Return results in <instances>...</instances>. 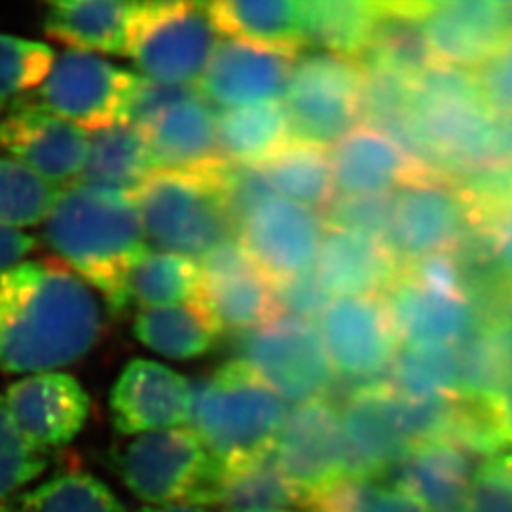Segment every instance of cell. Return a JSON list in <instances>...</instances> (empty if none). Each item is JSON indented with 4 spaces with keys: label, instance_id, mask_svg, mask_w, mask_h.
I'll return each instance as SVG.
<instances>
[{
    "label": "cell",
    "instance_id": "cell-1",
    "mask_svg": "<svg viewBox=\"0 0 512 512\" xmlns=\"http://www.w3.org/2000/svg\"><path fill=\"white\" fill-rule=\"evenodd\" d=\"M92 289L59 258L21 262L0 275V370L44 374L92 353L105 332Z\"/></svg>",
    "mask_w": 512,
    "mask_h": 512
},
{
    "label": "cell",
    "instance_id": "cell-2",
    "mask_svg": "<svg viewBox=\"0 0 512 512\" xmlns=\"http://www.w3.org/2000/svg\"><path fill=\"white\" fill-rule=\"evenodd\" d=\"M44 239L73 272L105 296L112 311H124V281L147 238L131 192L71 184L59 192L44 220Z\"/></svg>",
    "mask_w": 512,
    "mask_h": 512
},
{
    "label": "cell",
    "instance_id": "cell-3",
    "mask_svg": "<svg viewBox=\"0 0 512 512\" xmlns=\"http://www.w3.org/2000/svg\"><path fill=\"white\" fill-rule=\"evenodd\" d=\"M408 156L444 179L503 164L499 120L484 103L475 74L433 65L412 84Z\"/></svg>",
    "mask_w": 512,
    "mask_h": 512
},
{
    "label": "cell",
    "instance_id": "cell-4",
    "mask_svg": "<svg viewBox=\"0 0 512 512\" xmlns=\"http://www.w3.org/2000/svg\"><path fill=\"white\" fill-rule=\"evenodd\" d=\"M192 431L217 461L226 465L274 446L287 404L238 361L190 384Z\"/></svg>",
    "mask_w": 512,
    "mask_h": 512
},
{
    "label": "cell",
    "instance_id": "cell-5",
    "mask_svg": "<svg viewBox=\"0 0 512 512\" xmlns=\"http://www.w3.org/2000/svg\"><path fill=\"white\" fill-rule=\"evenodd\" d=\"M152 171L131 194L145 238L162 253L203 258L238 232L230 217L222 171Z\"/></svg>",
    "mask_w": 512,
    "mask_h": 512
},
{
    "label": "cell",
    "instance_id": "cell-6",
    "mask_svg": "<svg viewBox=\"0 0 512 512\" xmlns=\"http://www.w3.org/2000/svg\"><path fill=\"white\" fill-rule=\"evenodd\" d=\"M114 469L131 494L156 507L209 505L219 465L192 429L139 435L114 458Z\"/></svg>",
    "mask_w": 512,
    "mask_h": 512
},
{
    "label": "cell",
    "instance_id": "cell-7",
    "mask_svg": "<svg viewBox=\"0 0 512 512\" xmlns=\"http://www.w3.org/2000/svg\"><path fill=\"white\" fill-rule=\"evenodd\" d=\"M217 37L202 2H139L128 55L145 78L198 86Z\"/></svg>",
    "mask_w": 512,
    "mask_h": 512
},
{
    "label": "cell",
    "instance_id": "cell-8",
    "mask_svg": "<svg viewBox=\"0 0 512 512\" xmlns=\"http://www.w3.org/2000/svg\"><path fill=\"white\" fill-rule=\"evenodd\" d=\"M363 65L342 55L313 54L296 59L283 93L293 141L332 147L361 120Z\"/></svg>",
    "mask_w": 512,
    "mask_h": 512
},
{
    "label": "cell",
    "instance_id": "cell-9",
    "mask_svg": "<svg viewBox=\"0 0 512 512\" xmlns=\"http://www.w3.org/2000/svg\"><path fill=\"white\" fill-rule=\"evenodd\" d=\"M236 357L283 401H319L334 384L336 372L321 332L308 321L279 317L262 327L239 332Z\"/></svg>",
    "mask_w": 512,
    "mask_h": 512
},
{
    "label": "cell",
    "instance_id": "cell-10",
    "mask_svg": "<svg viewBox=\"0 0 512 512\" xmlns=\"http://www.w3.org/2000/svg\"><path fill=\"white\" fill-rule=\"evenodd\" d=\"M473 228L456 184L421 175L393 192L385 245L404 268L423 258L452 255Z\"/></svg>",
    "mask_w": 512,
    "mask_h": 512
},
{
    "label": "cell",
    "instance_id": "cell-11",
    "mask_svg": "<svg viewBox=\"0 0 512 512\" xmlns=\"http://www.w3.org/2000/svg\"><path fill=\"white\" fill-rule=\"evenodd\" d=\"M137 76L82 50L57 55L33 103L84 131L122 122Z\"/></svg>",
    "mask_w": 512,
    "mask_h": 512
},
{
    "label": "cell",
    "instance_id": "cell-12",
    "mask_svg": "<svg viewBox=\"0 0 512 512\" xmlns=\"http://www.w3.org/2000/svg\"><path fill=\"white\" fill-rule=\"evenodd\" d=\"M319 332L334 372L361 384L382 380L401 348L382 296L334 300Z\"/></svg>",
    "mask_w": 512,
    "mask_h": 512
},
{
    "label": "cell",
    "instance_id": "cell-13",
    "mask_svg": "<svg viewBox=\"0 0 512 512\" xmlns=\"http://www.w3.org/2000/svg\"><path fill=\"white\" fill-rule=\"evenodd\" d=\"M420 23L435 65L471 71L503 50L512 6L495 0L421 2Z\"/></svg>",
    "mask_w": 512,
    "mask_h": 512
},
{
    "label": "cell",
    "instance_id": "cell-14",
    "mask_svg": "<svg viewBox=\"0 0 512 512\" xmlns=\"http://www.w3.org/2000/svg\"><path fill=\"white\" fill-rule=\"evenodd\" d=\"M274 448L300 503L348 476L340 410L325 399L296 404L287 412Z\"/></svg>",
    "mask_w": 512,
    "mask_h": 512
},
{
    "label": "cell",
    "instance_id": "cell-15",
    "mask_svg": "<svg viewBox=\"0 0 512 512\" xmlns=\"http://www.w3.org/2000/svg\"><path fill=\"white\" fill-rule=\"evenodd\" d=\"M348 476L374 478L412 450L404 427L403 397L387 380L359 384L340 408Z\"/></svg>",
    "mask_w": 512,
    "mask_h": 512
},
{
    "label": "cell",
    "instance_id": "cell-16",
    "mask_svg": "<svg viewBox=\"0 0 512 512\" xmlns=\"http://www.w3.org/2000/svg\"><path fill=\"white\" fill-rule=\"evenodd\" d=\"M323 226L321 215L310 207L272 198L239 226V243L256 268L277 285L315 266Z\"/></svg>",
    "mask_w": 512,
    "mask_h": 512
},
{
    "label": "cell",
    "instance_id": "cell-17",
    "mask_svg": "<svg viewBox=\"0 0 512 512\" xmlns=\"http://www.w3.org/2000/svg\"><path fill=\"white\" fill-rule=\"evenodd\" d=\"M4 403L21 437L42 454L74 440L90 414L88 393L63 372L19 380L8 387Z\"/></svg>",
    "mask_w": 512,
    "mask_h": 512
},
{
    "label": "cell",
    "instance_id": "cell-18",
    "mask_svg": "<svg viewBox=\"0 0 512 512\" xmlns=\"http://www.w3.org/2000/svg\"><path fill=\"white\" fill-rule=\"evenodd\" d=\"M296 59L293 52L226 38L217 44L198 88L209 103L224 109L277 101L287 90Z\"/></svg>",
    "mask_w": 512,
    "mask_h": 512
},
{
    "label": "cell",
    "instance_id": "cell-19",
    "mask_svg": "<svg viewBox=\"0 0 512 512\" xmlns=\"http://www.w3.org/2000/svg\"><path fill=\"white\" fill-rule=\"evenodd\" d=\"M0 147L59 186L80 179L90 139L84 129L40 109L33 101H23L0 120Z\"/></svg>",
    "mask_w": 512,
    "mask_h": 512
},
{
    "label": "cell",
    "instance_id": "cell-20",
    "mask_svg": "<svg viewBox=\"0 0 512 512\" xmlns=\"http://www.w3.org/2000/svg\"><path fill=\"white\" fill-rule=\"evenodd\" d=\"M192 391L183 374L148 359H133L110 391V416L124 437L175 429L190 420Z\"/></svg>",
    "mask_w": 512,
    "mask_h": 512
},
{
    "label": "cell",
    "instance_id": "cell-21",
    "mask_svg": "<svg viewBox=\"0 0 512 512\" xmlns=\"http://www.w3.org/2000/svg\"><path fill=\"white\" fill-rule=\"evenodd\" d=\"M382 298L403 344L459 346L478 325L467 294L425 285L403 270Z\"/></svg>",
    "mask_w": 512,
    "mask_h": 512
},
{
    "label": "cell",
    "instance_id": "cell-22",
    "mask_svg": "<svg viewBox=\"0 0 512 512\" xmlns=\"http://www.w3.org/2000/svg\"><path fill=\"white\" fill-rule=\"evenodd\" d=\"M334 190L340 196L391 194L425 173L389 135L359 126L330 148Z\"/></svg>",
    "mask_w": 512,
    "mask_h": 512
},
{
    "label": "cell",
    "instance_id": "cell-23",
    "mask_svg": "<svg viewBox=\"0 0 512 512\" xmlns=\"http://www.w3.org/2000/svg\"><path fill=\"white\" fill-rule=\"evenodd\" d=\"M152 171H209L220 156L217 112L202 93L165 110L145 131Z\"/></svg>",
    "mask_w": 512,
    "mask_h": 512
},
{
    "label": "cell",
    "instance_id": "cell-24",
    "mask_svg": "<svg viewBox=\"0 0 512 512\" xmlns=\"http://www.w3.org/2000/svg\"><path fill=\"white\" fill-rule=\"evenodd\" d=\"M315 270L338 298L384 296L401 274L384 241L336 228H325Z\"/></svg>",
    "mask_w": 512,
    "mask_h": 512
},
{
    "label": "cell",
    "instance_id": "cell-25",
    "mask_svg": "<svg viewBox=\"0 0 512 512\" xmlns=\"http://www.w3.org/2000/svg\"><path fill=\"white\" fill-rule=\"evenodd\" d=\"M397 488L429 512H463L476 469L473 456L448 440L412 448L395 467Z\"/></svg>",
    "mask_w": 512,
    "mask_h": 512
},
{
    "label": "cell",
    "instance_id": "cell-26",
    "mask_svg": "<svg viewBox=\"0 0 512 512\" xmlns=\"http://www.w3.org/2000/svg\"><path fill=\"white\" fill-rule=\"evenodd\" d=\"M139 2L57 0L44 14L46 37L71 50L128 55L129 35Z\"/></svg>",
    "mask_w": 512,
    "mask_h": 512
},
{
    "label": "cell",
    "instance_id": "cell-27",
    "mask_svg": "<svg viewBox=\"0 0 512 512\" xmlns=\"http://www.w3.org/2000/svg\"><path fill=\"white\" fill-rule=\"evenodd\" d=\"M209 505L224 512L285 511L300 505V494L270 446L251 458L219 465Z\"/></svg>",
    "mask_w": 512,
    "mask_h": 512
},
{
    "label": "cell",
    "instance_id": "cell-28",
    "mask_svg": "<svg viewBox=\"0 0 512 512\" xmlns=\"http://www.w3.org/2000/svg\"><path fill=\"white\" fill-rule=\"evenodd\" d=\"M207 12L220 35L298 54L304 46V2H207Z\"/></svg>",
    "mask_w": 512,
    "mask_h": 512
},
{
    "label": "cell",
    "instance_id": "cell-29",
    "mask_svg": "<svg viewBox=\"0 0 512 512\" xmlns=\"http://www.w3.org/2000/svg\"><path fill=\"white\" fill-rule=\"evenodd\" d=\"M196 300L211 313L220 330H234L239 334L279 319L274 285L256 264L202 277Z\"/></svg>",
    "mask_w": 512,
    "mask_h": 512
},
{
    "label": "cell",
    "instance_id": "cell-30",
    "mask_svg": "<svg viewBox=\"0 0 512 512\" xmlns=\"http://www.w3.org/2000/svg\"><path fill=\"white\" fill-rule=\"evenodd\" d=\"M220 332L200 300L141 310L133 323V334L141 344L175 361L207 355Z\"/></svg>",
    "mask_w": 512,
    "mask_h": 512
},
{
    "label": "cell",
    "instance_id": "cell-31",
    "mask_svg": "<svg viewBox=\"0 0 512 512\" xmlns=\"http://www.w3.org/2000/svg\"><path fill=\"white\" fill-rule=\"evenodd\" d=\"M217 137L226 164L255 167L291 141L287 114L277 101L222 110L217 114Z\"/></svg>",
    "mask_w": 512,
    "mask_h": 512
},
{
    "label": "cell",
    "instance_id": "cell-32",
    "mask_svg": "<svg viewBox=\"0 0 512 512\" xmlns=\"http://www.w3.org/2000/svg\"><path fill=\"white\" fill-rule=\"evenodd\" d=\"M382 2L313 0L304 2V40L325 54L361 61L372 42Z\"/></svg>",
    "mask_w": 512,
    "mask_h": 512
},
{
    "label": "cell",
    "instance_id": "cell-33",
    "mask_svg": "<svg viewBox=\"0 0 512 512\" xmlns=\"http://www.w3.org/2000/svg\"><path fill=\"white\" fill-rule=\"evenodd\" d=\"M421 2H382L372 42L361 63L376 65L416 82L435 61L420 23Z\"/></svg>",
    "mask_w": 512,
    "mask_h": 512
},
{
    "label": "cell",
    "instance_id": "cell-34",
    "mask_svg": "<svg viewBox=\"0 0 512 512\" xmlns=\"http://www.w3.org/2000/svg\"><path fill=\"white\" fill-rule=\"evenodd\" d=\"M152 173L145 133L128 122L93 131L82 184L133 192Z\"/></svg>",
    "mask_w": 512,
    "mask_h": 512
},
{
    "label": "cell",
    "instance_id": "cell-35",
    "mask_svg": "<svg viewBox=\"0 0 512 512\" xmlns=\"http://www.w3.org/2000/svg\"><path fill=\"white\" fill-rule=\"evenodd\" d=\"M200 283V268L194 260L148 249L126 275L124 310L129 304L148 310L196 300Z\"/></svg>",
    "mask_w": 512,
    "mask_h": 512
},
{
    "label": "cell",
    "instance_id": "cell-36",
    "mask_svg": "<svg viewBox=\"0 0 512 512\" xmlns=\"http://www.w3.org/2000/svg\"><path fill=\"white\" fill-rule=\"evenodd\" d=\"M272 190L289 202L325 211L334 200L329 152L325 148L289 141L266 164L258 165Z\"/></svg>",
    "mask_w": 512,
    "mask_h": 512
},
{
    "label": "cell",
    "instance_id": "cell-37",
    "mask_svg": "<svg viewBox=\"0 0 512 512\" xmlns=\"http://www.w3.org/2000/svg\"><path fill=\"white\" fill-rule=\"evenodd\" d=\"M387 384L404 399L458 397V348L403 344L387 370Z\"/></svg>",
    "mask_w": 512,
    "mask_h": 512
},
{
    "label": "cell",
    "instance_id": "cell-38",
    "mask_svg": "<svg viewBox=\"0 0 512 512\" xmlns=\"http://www.w3.org/2000/svg\"><path fill=\"white\" fill-rule=\"evenodd\" d=\"M18 505L27 512H128L103 480L84 471L46 480L21 495Z\"/></svg>",
    "mask_w": 512,
    "mask_h": 512
},
{
    "label": "cell",
    "instance_id": "cell-39",
    "mask_svg": "<svg viewBox=\"0 0 512 512\" xmlns=\"http://www.w3.org/2000/svg\"><path fill=\"white\" fill-rule=\"evenodd\" d=\"M61 188L14 158H0V226L25 228L48 219Z\"/></svg>",
    "mask_w": 512,
    "mask_h": 512
},
{
    "label": "cell",
    "instance_id": "cell-40",
    "mask_svg": "<svg viewBox=\"0 0 512 512\" xmlns=\"http://www.w3.org/2000/svg\"><path fill=\"white\" fill-rule=\"evenodd\" d=\"M456 348L459 359L458 397L480 403H497L501 385V351L494 323L476 325Z\"/></svg>",
    "mask_w": 512,
    "mask_h": 512
},
{
    "label": "cell",
    "instance_id": "cell-41",
    "mask_svg": "<svg viewBox=\"0 0 512 512\" xmlns=\"http://www.w3.org/2000/svg\"><path fill=\"white\" fill-rule=\"evenodd\" d=\"M54 61V50L44 42L0 35V105L40 88Z\"/></svg>",
    "mask_w": 512,
    "mask_h": 512
},
{
    "label": "cell",
    "instance_id": "cell-42",
    "mask_svg": "<svg viewBox=\"0 0 512 512\" xmlns=\"http://www.w3.org/2000/svg\"><path fill=\"white\" fill-rule=\"evenodd\" d=\"M46 454L21 437L0 397V509L46 469Z\"/></svg>",
    "mask_w": 512,
    "mask_h": 512
},
{
    "label": "cell",
    "instance_id": "cell-43",
    "mask_svg": "<svg viewBox=\"0 0 512 512\" xmlns=\"http://www.w3.org/2000/svg\"><path fill=\"white\" fill-rule=\"evenodd\" d=\"M391 198L393 192L376 196H340L327 205L321 219L327 228L363 234L385 243L391 219Z\"/></svg>",
    "mask_w": 512,
    "mask_h": 512
},
{
    "label": "cell",
    "instance_id": "cell-44",
    "mask_svg": "<svg viewBox=\"0 0 512 512\" xmlns=\"http://www.w3.org/2000/svg\"><path fill=\"white\" fill-rule=\"evenodd\" d=\"M200 88L194 84H167L137 76L135 86L129 93L128 105L124 110L122 122L147 131L165 110L200 95Z\"/></svg>",
    "mask_w": 512,
    "mask_h": 512
},
{
    "label": "cell",
    "instance_id": "cell-45",
    "mask_svg": "<svg viewBox=\"0 0 512 512\" xmlns=\"http://www.w3.org/2000/svg\"><path fill=\"white\" fill-rule=\"evenodd\" d=\"M274 296L279 317L308 323L321 319V315L334 302V294L325 287L315 266L274 285Z\"/></svg>",
    "mask_w": 512,
    "mask_h": 512
},
{
    "label": "cell",
    "instance_id": "cell-46",
    "mask_svg": "<svg viewBox=\"0 0 512 512\" xmlns=\"http://www.w3.org/2000/svg\"><path fill=\"white\" fill-rule=\"evenodd\" d=\"M463 512H512V452L482 461Z\"/></svg>",
    "mask_w": 512,
    "mask_h": 512
},
{
    "label": "cell",
    "instance_id": "cell-47",
    "mask_svg": "<svg viewBox=\"0 0 512 512\" xmlns=\"http://www.w3.org/2000/svg\"><path fill=\"white\" fill-rule=\"evenodd\" d=\"M222 190L236 228L245 222L256 207L275 198L266 175L255 165L226 164L222 171Z\"/></svg>",
    "mask_w": 512,
    "mask_h": 512
},
{
    "label": "cell",
    "instance_id": "cell-48",
    "mask_svg": "<svg viewBox=\"0 0 512 512\" xmlns=\"http://www.w3.org/2000/svg\"><path fill=\"white\" fill-rule=\"evenodd\" d=\"M380 484L374 478L344 476L327 488L302 499L310 512H368Z\"/></svg>",
    "mask_w": 512,
    "mask_h": 512
},
{
    "label": "cell",
    "instance_id": "cell-49",
    "mask_svg": "<svg viewBox=\"0 0 512 512\" xmlns=\"http://www.w3.org/2000/svg\"><path fill=\"white\" fill-rule=\"evenodd\" d=\"M476 84L484 103L497 120L512 118V46L505 44L499 54L476 69Z\"/></svg>",
    "mask_w": 512,
    "mask_h": 512
},
{
    "label": "cell",
    "instance_id": "cell-50",
    "mask_svg": "<svg viewBox=\"0 0 512 512\" xmlns=\"http://www.w3.org/2000/svg\"><path fill=\"white\" fill-rule=\"evenodd\" d=\"M495 334L501 351V385L495 408L503 421L505 433L512 444V315L495 319Z\"/></svg>",
    "mask_w": 512,
    "mask_h": 512
},
{
    "label": "cell",
    "instance_id": "cell-51",
    "mask_svg": "<svg viewBox=\"0 0 512 512\" xmlns=\"http://www.w3.org/2000/svg\"><path fill=\"white\" fill-rule=\"evenodd\" d=\"M490 245L499 272L512 287V200L480 232Z\"/></svg>",
    "mask_w": 512,
    "mask_h": 512
},
{
    "label": "cell",
    "instance_id": "cell-52",
    "mask_svg": "<svg viewBox=\"0 0 512 512\" xmlns=\"http://www.w3.org/2000/svg\"><path fill=\"white\" fill-rule=\"evenodd\" d=\"M37 247V239L16 228L0 226V275L19 266L23 258Z\"/></svg>",
    "mask_w": 512,
    "mask_h": 512
},
{
    "label": "cell",
    "instance_id": "cell-53",
    "mask_svg": "<svg viewBox=\"0 0 512 512\" xmlns=\"http://www.w3.org/2000/svg\"><path fill=\"white\" fill-rule=\"evenodd\" d=\"M368 512H429L416 497L399 488H378Z\"/></svg>",
    "mask_w": 512,
    "mask_h": 512
},
{
    "label": "cell",
    "instance_id": "cell-54",
    "mask_svg": "<svg viewBox=\"0 0 512 512\" xmlns=\"http://www.w3.org/2000/svg\"><path fill=\"white\" fill-rule=\"evenodd\" d=\"M499 154L503 164L512 165V118L499 120Z\"/></svg>",
    "mask_w": 512,
    "mask_h": 512
},
{
    "label": "cell",
    "instance_id": "cell-55",
    "mask_svg": "<svg viewBox=\"0 0 512 512\" xmlns=\"http://www.w3.org/2000/svg\"><path fill=\"white\" fill-rule=\"evenodd\" d=\"M139 512H209L198 505H162V507H147Z\"/></svg>",
    "mask_w": 512,
    "mask_h": 512
},
{
    "label": "cell",
    "instance_id": "cell-56",
    "mask_svg": "<svg viewBox=\"0 0 512 512\" xmlns=\"http://www.w3.org/2000/svg\"><path fill=\"white\" fill-rule=\"evenodd\" d=\"M0 512H27L23 511L19 505H12V503H8V505H4L2 509H0Z\"/></svg>",
    "mask_w": 512,
    "mask_h": 512
},
{
    "label": "cell",
    "instance_id": "cell-57",
    "mask_svg": "<svg viewBox=\"0 0 512 512\" xmlns=\"http://www.w3.org/2000/svg\"><path fill=\"white\" fill-rule=\"evenodd\" d=\"M256 512H287V511H256Z\"/></svg>",
    "mask_w": 512,
    "mask_h": 512
},
{
    "label": "cell",
    "instance_id": "cell-58",
    "mask_svg": "<svg viewBox=\"0 0 512 512\" xmlns=\"http://www.w3.org/2000/svg\"><path fill=\"white\" fill-rule=\"evenodd\" d=\"M0 109H2V105H0Z\"/></svg>",
    "mask_w": 512,
    "mask_h": 512
},
{
    "label": "cell",
    "instance_id": "cell-59",
    "mask_svg": "<svg viewBox=\"0 0 512 512\" xmlns=\"http://www.w3.org/2000/svg\"><path fill=\"white\" fill-rule=\"evenodd\" d=\"M511 6H512V4H511Z\"/></svg>",
    "mask_w": 512,
    "mask_h": 512
}]
</instances>
